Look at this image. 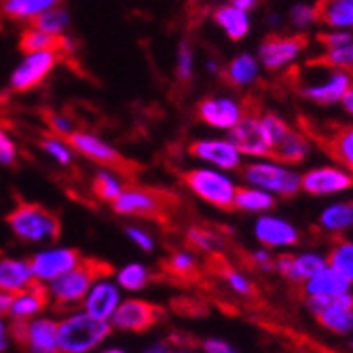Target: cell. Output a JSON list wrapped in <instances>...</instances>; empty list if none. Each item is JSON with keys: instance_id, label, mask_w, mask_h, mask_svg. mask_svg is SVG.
Here are the masks:
<instances>
[{"instance_id": "obj_1", "label": "cell", "mask_w": 353, "mask_h": 353, "mask_svg": "<svg viewBox=\"0 0 353 353\" xmlns=\"http://www.w3.org/2000/svg\"><path fill=\"white\" fill-rule=\"evenodd\" d=\"M112 332L108 319H98L87 311L68 313L57 322V351L89 353L98 349Z\"/></svg>"}, {"instance_id": "obj_2", "label": "cell", "mask_w": 353, "mask_h": 353, "mask_svg": "<svg viewBox=\"0 0 353 353\" xmlns=\"http://www.w3.org/2000/svg\"><path fill=\"white\" fill-rule=\"evenodd\" d=\"M305 68L311 72V79H307L299 70H294L292 74V83L305 100L317 106H332L343 100V95L349 87V81H351L349 72L328 68L324 63H317L313 59L307 61Z\"/></svg>"}, {"instance_id": "obj_3", "label": "cell", "mask_w": 353, "mask_h": 353, "mask_svg": "<svg viewBox=\"0 0 353 353\" xmlns=\"http://www.w3.org/2000/svg\"><path fill=\"white\" fill-rule=\"evenodd\" d=\"M301 132L353 176V125L303 117Z\"/></svg>"}, {"instance_id": "obj_4", "label": "cell", "mask_w": 353, "mask_h": 353, "mask_svg": "<svg viewBox=\"0 0 353 353\" xmlns=\"http://www.w3.org/2000/svg\"><path fill=\"white\" fill-rule=\"evenodd\" d=\"M11 233L23 243H45L59 237V218L39 203H19L7 214Z\"/></svg>"}, {"instance_id": "obj_5", "label": "cell", "mask_w": 353, "mask_h": 353, "mask_svg": "<svg viewBox=\"0 0 353 353\" xmlns=\"http://www.w3.org/2000/svg\"><path fill=\"white\" fill-rule=\"evenodd\" d=\"M108 275L110 267L98 261H81L77 267H72L70 271H66L63 275L55 277L53 281L47 283V292L49 299L59 307V309H72L77 305L83 303L89 285L93 283V279L98 275Z\"/></svg>"}, {"instance_id": "obj_6", "label": "cell", "mask_w": 353, "mask_h": 353, "mask_svg": "<svg viewBox=\"0 0 353 353\" xmlns=\"http://www.w3.org/2000/svg\"><path fill=\"white\" fill-rule=\"evenodd\" d=\"M184 186L201 201L218 208V210H231L235 201L237 184L229 176V172L216 170V168H195L184 174Z\"/></svg>"}, {"instance_id": "obj_7", "label": "cell", "mask_w": 353, "mask_h": 353, "mask_svg": "<svg viewBox=\"0 0 353 353\" xmlns=\"http://www.w3.org/2000/svg\"><path fill=\"white\" fill-rule=\"evenodd\" d=\"M243 180L275 197H294L301 190V176L279 161H252L243 168Z\"/></svg>"}, {"instance_id": "obj_8", "label": "cell", "mask_w": 353, "mask_h": 353, "mask_svg": "<svg viewBox=\"0 0 353 353\" xmlns=\"http://www.w3.org/2000/svg\"><path fill=\"white\" fill-rule=\"evenodd\" d=\"M307 309L326 330L334 334L353 332V294H328V296H307Z\"/></svg>"}, {"instance_id": "obj_9", "label": "cell", "mask_w": 353, "mask_h": 353, "mask_svg": "<svg viewBox=\"0 0 353 353\" xmlns=\"http://www.w3.org/2000/svg\"><path fill=\"white\" fill-rule=\"evenodd\" d=\"M59 57H61V53L59 51H53V49L23 53V59L17 63L15 70L11 72V79H9L11 89L13 91H19V93L37 89L55 70Z\"/></svg>"}, {"instance_id": "obj_10", "label": "cell", "mask_w": 353, "mask_h": 353, "mask_svg": "<svg viewBox=\"0 0 353 353\" xmlns=\"http://www.w3.org/2000/svg\"><path fill=\"white\" fill-rule=\"evenodd\" d=\"M229 140L245 157H269L271 136L269 130L256 112H243V117L229 130Z\"/></svg>"}, {"instance_id": "obj_11", "label": "cell", "mask_w": 353, "mask_h": 353, "mask_svg": "<svg viewBox=\"0 0 353 353\" xmlns=\"http://www.w3.org/2000/svg\"><path fill=\"white\" fill-rule=\"evenodd\" d=\"M159 317H161V309L152 303L142 299H125L114 309L110 326L121 332H146L159 322Z\"/></svg>"}, {"instance_id": "obj_12", "label": "cell", "mask_w": 353, "mask_h": 353, "mask_svg": "<svg viewBox=\"0 0 353 353\" xmlns=\"http://www.w3.org/2000/svg\"><path fill=\"white\" fill-rule=\"evenodd\" d=\"M81 261H83V256L74 248H47V250L37 252L28 263H30L32 275H34V281L47 285L55 277L77 267Z\"/></svg>"}, {"instance_id": "obj_13", "label": "cell", "mask_w": 353, "mask_h": 353, "mask_svg": "<svg viewBox=\"0 0 353 353\" xmlns=\"http://www.w3.org/2000/svg\"><path fill=\"white\" fill-rule=\"evenodd\" d=\"M188 152L192 159L203 161L210 168L235 172L241 168V152L235 148V144L229 138H201L188 146Z\"/></svg>"}, {"instance_id": "obj_14", "label": "cell", "mask_w": 353, "mask_h": 353, "mask_svg": "<svg viewBox=\"0 0 353 353\" xmlns=\"http://www.w3.org/2000/svg\"><path fill=\"white\" fill-rule=\"evenodd\" d=\"M112 210L121 216H138V218H161L165 210V199L161 192L130 186L123 188L121 195L112 201Z\"/></svg>"}, {"instance_id": "obj_15", "label": "cell", "mask_w": 353, "mask_h": 353, "mask_svg": "<svg viewBox=\"0 0 353 353\" xmlns=\"http://www.w3.org/2000/svg\"><path fill=\"white\" fill-rule=\"evenodd\" d=\"M13 336L23 349L34 353H55L57 351V322L51 317H32L26 322H15Z\"/></svg>"}, {"instance_id": "obj_16", "label": "cell", "mask_w": 353, "mask_h": 353, "mask_svg": "<svg viewBox=\"0 0 353 353\" xmlns=\"http://www.w3.org/2000/svg\"><path fill=\"white\" fill-rule=\"evenodd\" d=\"M121 288L114 279L106 277L104 275H98L93 279V283L89 285V290L81 303L83 311H87L89 315L93 317H98V319H108L110 322V317L114 313V309L119 307L121 303Z\"/></svg>"}, {"instance_id": "obj_17", "label": "cell", "mask_w": 353, "mask_h": 353, "mask_svg": "<svg viewBox=\"0 0 353 353\" xmlns=\"http://www.w3.org/2000/svg\"><path fill=\"white\" fill-rule=\"evenodd\" d=\"M66 140H68V144L72 146L74 152H79L81 157H87L89 161L98 163L102 168H121V165H125L123 154L112 144H108L106 140H102L100 136H95L91 132L74 130Z\"/></svg>"}, {"instance_id": "obj_18", "label": "cell", "mask_w": 353, "mask_h": 353, "mask_svg": "<svg viewBox=\"0 0 353 353\" xmlns=\"http://www.w3.org/2000/svg\"><path fill=\"white\" fill-rule=\"evenodd\" d=\"M353 186V176L345 168H315L301 176V190L309 192L313 197L336 195V192L349 190Z\"/></svg>"}, {"instance_id": "obj_19", "label": "cell", "mask_w": 353, "mask_h": 353, "mask_svg": "<svg viewBox=\"0 0 353 353\" xmlns=\"http://www.w3.org/2000/svg\"><path fill=\"white\" fill-rule=\"evenodd\" d=\"M307 47L305 37H269L261 49H259V59L269 72H277L285 68L288 63H292L303 49Z\"/></svg>"}, {"instance_id": "obj_20", "label": "cell", "mask_w": 353, "mask_h": 353, "mask_svg": "<svg viewBox=\"0 0 353 353\" xmlns=\"http://www.w3.org/2000/svg\"><path fill=\"white\" fill-rule=\"evenodd\" d=\"M199 119L201 123H205L212 130H220V132H229L231 127L243 117L245 108L241 102L229 98V95H214V98H205L199 108Z\"/></svg>"}, {"instance_id": "obj_21", "label": "cell", "mask_w": 353, "mask_h": 353, "mask_svg": "<svg viewBox=\"0 0 353 353\" xmlns=\"http://www.w3.org/2000/svg\"><path fill=\"white\" fill-rule=\"evenodd\" d=\"M273 267L277 269V273L283 279L294 281V283H305L307 279L317 275L324 267H328V261L322 254H315V252H305L299 256L283 254L273 263Z\"/></svg>"}, {"instance_id": "obj_22", "label": "cell", "mask_w": 353, "mask_h": 353, "mask_svg": "<svg viewBox=\"0 0 353 353\" xmlns=\"http://www.w3.org/2000/svg\"><path fill=\"white\" fill-rule=\"evenodd\" d=\"M254 235L265 248H288L299 243V231L294 224L279 216H261L256 220Z\"/></svg>"}, {"instance_id": "obj_23", "label": "cell", "mask_w": 353, "mask_h": 353, "mask_svg": "<svg viewBox=\"0 0 353 353\" xmlns=\"http://www.w3.org/2000/svg\"><path fill=\"white\" fill-rule=\"evenodd\" d=\"M51 303L47 285L45 283H32L30 288H26L23 292L13 294L11 299V309H9V317L13 322H26V319H32L41 315L47 305Z\"/></svg>"}, {"instance_id": "obj_24", "label": "cell", "mask_w": 353, "mask_h": 353, "mask_svg": "<svg viewBox=\"0 0 353 353\" xmlns=\"http://www.w3.org/2000/svg\"><path fill=\"white\" fill-rule=\"evenodd\" d=\"M309 138L301 132V130H288L273 142L269 157L273 161H279L283 165H296L301 161H305V157L309 152Z\"/></svg>"}, {"instance_id": "obj_25", "label": "cell", "mask_w": 353, "mask_h": 353, "mask_svg": "<svg viewBox=\"0 0 353 353\" xmlns=\"http://www.w3.org/2000/svg\"><path fill=\"white\" fill-rule=\"evenodd\" d=\"M32 283H37V281H34V275H32L28 261L0 259V290L9 294H17V292H23Z\"/></svg>"}, {"instance_id": "obj_26", "label": "cell", "mask_w": 353, "mask_h": 353, "mask_svg": "<svg viewBox=\"0 0 353 353\" xmlns=\"http://www.w3.org/2000/svg\"><path fill=\"white\" fill-rule=\"evenodd\" d=\"M315 19L334 30L353 28V0H317Z\"/></svg>"}, {"instance_id": "obj_27", "label": "cell", "mask_w": 353, "mask_h": 353, "mask_svg": "<svg viewBox=\"0 0 353 353\" xmlns=\"http://www.w3.org/2000/svg\"><path fill=\"white\" fill-rule=\"evenodd\" d=\"M351 290V281L339 273L336 269H332L330 265L324 267L317 275H313L311 279L305 281V292L307 296H328V294H343Z\"/></svg>"}, {"instance_id": "obj_28", "label": "cell", "mask_w": 353, "mask_h": 353, "mask_svg": "<svg viewBox=\"0 0 353 353\" xmlns=\"http://www.w3.org/2000/svg\"><path fill=\"white\" fill-rule=\"evenodd\" d=\"M216 26L227 34L231 41H241L250 32V15L243 9H237L235 5H222L214 11Z\"/></svg>"}, {"instance_id": "obj_29", "label": "cell", "mask_w": 353, "mask_h": 353, "mask_svg": "<svg viewBox=\"0 0 353 353\" xmlns=\"http://www.w3.org/2000/svg\"><path fill=\"white\" fill-rule=\"evenodd\" d=\"M61 0H0V13L13 21H32Z\"/></svg>"}, {"instance_id": "obj_30", "label": "cell", "mask_w": 353, "mask_h": 353, "mask_svg": "<svg viewBox=\"0 0 353 353\" xmlns=\"http://www.w3.org/2000/svg\"><path fill=\"white\" fill-rule=\"evenodd\" d=\"M19 49L21 53H30V51H45V49H53V51H68L70 49V41L68 37H53V34H47V32L30 26L21 32L19 37Z\"/></svg>"}, {"instance_id": "obj_31", "label": "cell", "mask_w": 353, "mask_h": 353, "mask_svg": "<svg viewBox=\"0 0 353 353\" xmlns=\"http://www.w3.org/2000/svg\"><path fill=\"white\" fill-rule=\"evenodd\" d=\"M259 72H261L259 59L250 53H241L233 57L229 61V66L224 68V81L233 87H248L259 79Z\"/></svg>"}, {"instance_id": "obj_32", "label": "cell", "mask_w": 353, "mask_h": 353, "mask_svg": "<svg viewBox=\"0 0 353 353\" xmlns=\"http://www.w3.org/2000/svg\"><path fill=\"white\" fill-rule=\"evenodd\" d=\"M275 205V195L259 188V186H241L235 190V201L233 208L241 212H252V214H263Z\"/></svg>"}, {"instance_id": "obj_33", "label": "cell", "mask_w": 353, "mask_h": 353, "mask_svg": "<svg viewBox=\"0 0 353 353\" xmlns=\"http://www.w3.org/2000/svg\"><path fill=\"white\" fill-rule=\"evenodd\" d=\"M319 227L328 233H343L353 227V201L334 203L319 216Z\"/></svg>"}, {"instance_id": "obj_34", "label": "cell", "mask_w": 353, "mask_h": 353, "mask_svg": "<svg viewBox=\"0 0 353 353\" xmlns=\"http://www.w3.org/2000/svg\"><path fill=\"white\" fill-rule=\"evenodd\" d=\"M114 281L125 292H140L150 281V271L142 263H130L117 271Z\"/></svg>"}, {"instance_id": "obj_35", "label": "cell", "mask_w": 353, "mask_h": 353, "mask_svg": "<svg viewBox=\"0 0 353 353\" xmlns=\"http://www.w3.org/2000/svg\"><path fill=\"white\" fill-rule=\"evenodd\" d=\"M32 26L47 32V34L63 37V34H66L68 26H70V15L61 5H57V7H51L45 13H41L39 17L32 19Z\"/></svg>"}, {"instance_id": "obj_36", "label": "cell", "mask_w": 353, "mask_h": 353, "mask_svg": "<svg viewBox=\"0 0 353 353\" xmlns=\"http://www.w3.org/2000/svg\"><path fill=\"white\" fill-rule=\"evenodd\" d=\"M91 188H93V195L98 197L100 201L112 203L121 195V190L125 188V184H123V180L110 168H102L98 174L93 176Z\"/></svg>"}, {"instance_id": "obj_37", "label": "cell", "mask_w": 353, "mask_h": 353, "mask_svg": "<svg viewBox=\"0 0 353 353\" xmlns=\"http://www.w3.org/2000/svg\"><path fill=\"white\" fill-rule=\"evenodd\" d=\"M328 265L332 269H336L339 273H343L351 283H353V241L347 239H339L328 254Z\"/></svg>"}, {"instance_id": "obj_38", "label": "cell", "mask_w": 353, "mask_h": 353, "mask_svg": "<svg viewBox=\"0 0 353 353\" xmlns=\"http://www.w3.org/2000/svg\"><path fill=\"white\" fill-rule=\"evenodd\" d=\"M313 61L324 63L328 68H336L343 72H353V39L345 45H339L334 49H326L324 55L315 57Z\"/></svg>"}, {"instance_id": "obj_39", "label": "cell", "mask_w": 353, "mask_h": 353, "mask_svg": "<svg viewBox=\"0 0 353 353\" xmlns=\"http://www.w3.org/2000/svg\"><path fill=\"white\" fill-rule=\"evenodd\" d=\"M41 148L47 152V157H51L53 161L61 168H68L72 165V159H74V150L72 146L66 142V138H61V136H45L41 140Z\"/></svg>"}, {"instance_id": "obj_40", "label": "cell", "mask_w": 353, "mask_h": 353, "mask_svg": "<svg viewBox=\"0 0 353 353\" xmlns=\"http://www.w3.org/2000/svg\"><path fill=\"white\" fill-rule=\"evenodd\" d=\"M168 267H170V273L178 275V277H192V275H197V259H195V254L188 252V250H178L170 256V261H168Z\"/></svg>"}, {"instance_id": "obj_41", "label": "cell", "mask_w": 353, "mask_h": 353, "mask_svg": "<svg viewBox=\"0 0 353 353\" xmlns=\"http://www.w3.org/2000/svg\"><path fill=\"white\" fill-rule=\"evenodd\" d=\"M186 239H188V243L195 248V250L208 252V254L216 252L222 245V239L216 233H212L208 229H201V227H190L186 231Z\"/></svg>"}, {"instance_id": "obj_42", "label": "cell", "mask_w": 353, "mask_h": 353, "mask_svg": "<svg viewBox=\"0 0 353 353\" xmlns=\"http://www.w3.org/2000/svg\"><path fill=\"white\" fill-rule=\"evenodd\" d=\"M192 72H195V53L188 41H182L178 47V57H176V74L180 81H190Z\"/></svg>"}, {"instance_id": "obj_43", "label": "cell", "mask_w": 353, "mask_h": 353, "mask_svg": "<svg viewBox=\"0 0 353 353\" xmlns=\"http://www.w3.org/2000/svg\"><path fill=\"white\" fill-rule=\"evenodd\" d=\"M222 277H224V281H227V285L235 294H239V296H250L252 294V283L248 281V277L243 273H239L235 269H224Z\"/></svg>"}, {"instance_id": "obj_44", "label": "cell", "mask_w": 353, "mask_h": 353, "mask_svg": "<svg viewBox=\"0 0 353 353\" xmlns=\"http://www.w3.org/2000/svg\"><path fill=\"white\" fill-rule=\"evenodd\" d=\"M125 235H127V239H130L134 245H138L142 252H152L154 245H157L154 237L146 229L138 227V224H132V227H127L125 229Z\"/></svg>"}, {"instance_id": "obj_45", "label": "cell", "mask_w": 353, "mask_h": 353, "mask_svg": "<svg viewBox=\"0 0 353 353\" xmlns=\"http://www.w3.org/2000/svg\"><path fill=\"white\" fill-rule=\"evenodd\" d=\"M15 163H17V144L3 127H0V165L11 168Z\"/></svg>"}, {"instance_id": "obj_46", "label": "cell", "mask_w": 353, "mask_h": 353, "mask_svg": "<svg viewBox=\"0 0 353 353\" xmlns=\"http://www.w3.org/2000/svg\"><path fill=\"white\" fill-rule=\"evenodd\" d=\"M45 121L49 125V130L55 134V136H61V138H68L72 132H74V127H72V121L68 117H63L59 112H47L45 114Z\"/></svg>"}, {"instance_id": "obj_47", "label": "cell", "mask_w": 353, "mask_h": 353, "mask_svg": "<svg viewBox=\"0 0 353 353\" xmlns=\"http://www.w3.org/2000/svg\"><path fill=\"white\" fill-rule=\"evenodd\" d=\"M290 19L296 28H309L311 23H315V7L311 5H296L290 13Z\"/></svg>"}, {"instance_id": "obj_48", "label": "cell", "mask_w": 353, "mask_h": 353, "mask_svg": "<svg viewBox=\"0 0 353 353\" xmlns=\"http://www.w3.org/2000/svg\"><path fill=\"white\" fill-rule=\"evenodd\" d=\"M351 39H353V34H351V32H347V30L324 32V34H319V37H317L319 45H324L326 49H334V47H339V45H345V43H349Z\"/></svg>"}, {"instance_id": "obj_49", "label": "cell", "mask_w": 353, "mask_h": 353, "mask_svg": "<svg viewBox=\"0 0 353 353\" xmlns=\"http://www.w3.org/2000/svg\"><path fill=\"white\" fill-rule=\"evenodd\" d=\"M201 349L208 351V353H233L235 351V347H231L227 341H220V339H208V341H203Z\"/></svg>"}, {"instance_id": "obj_50", "label": "cell", "mask_w": 353, "mask_h": 353, "mask_svg": "<svg viewBox=\"0 0 353 353\" xmlns=\"http://www.w3.org/2000/svg\"><path fill=\"white\" fill-rule=\"evenodd\" d=\"M254 263H256V265H261L265 271H271V269H273V259H271V254H269L267 250L254 252Z\"/></svg>"}, {"instance_id": "obj_51", "label": "cell", "mask_w": 353, "mask_h": 353, "mask_svg": "<svg viewBox=\"0 0 353 353\" xmlns=\"http://www.w3.org/2000/svg\"><path fill=\"white\" fill-rule=\"evenodd\" d=\"M9 326L5 322V317H0V353L9 349Z\"/></svg>"}, {"instance_id": "obj_52", "label": "cell", "mask_w": 353, "mask_h": 353, "mask_svg": "<svg viewBox=\"0 0 353 353\" xmlns=\"http://www.w3.org/2000/svg\"><path fill=\"white\" fill-rule=\"evenodd\" d=\"M343 106H345V110L353 117V79L349 81V87H347V91H345V95H343Z\"/></svg>"}, {"instance_id": "obj_53", "label": "cell", "mask_w": 353, "mask_h": 353, "mask_svg": "<svg viewBox=\"0 0 353 353\" xmlns=\"http://www.w3.org/2000/svg\"><path fill=\"white\" fill-rule=\"evenodd\" d=\"M11 299H13V294H9V292H3V290H0V317H7V315H9V309H11Z\"/></svg>"}, {"instance_id": "obj_54", "label": "cell", "mask_w": 353, "mask_h": 353, "mask_svg": "<svg viewBox=\"0 0 353 353\" xmlns=\"http://www.w3.org/2000/svg\"><path fill=\"white\" fill-rule=\"evenodd\" d=\"M231 5H235L237 9H243V11H252V9H256L259 7V0H229Z\"/></svg>"}, {"instance_id": "obj_55", "label": "cell", "mask_w": 353, "mask_h": 353, "mask_svg": "<svg viewBox=\"0 0 353 353\" xmlns=\"http://www.w3.org/2000/svg\"><path fill=\"white\" fill-rule=\"evenodd\" d=\"M208 70H210L212 74H216V72H218V63H216V61H208Z\"/></svg>"}, {"instance_id": "obj_56", "label": "cell", "mask_w": 353, "mask_h": 353, "mask_svg": "<svg viewBox=\"0 0 353 353\" xmlns=\"http://www.w3.org/2000/svg\"><path fill=\"white\" fill-rule=\"evenodd\" d=\"M351 347H353V345H351Z\"/></svg>"}]
</instances>
